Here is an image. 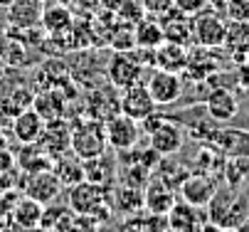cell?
Wrapping results in <instances>:
<instances>
[{"instance_id": "5b68a950", "label": "cell", "mask_w": 249, "mask_h": 232, "mask_svg": "<svg viewBox=\"0 0 249 232\" xmlns=\"http://www.w3.org/2000/svg\"><path fill=\"white\" fill-rule=\"evenodd\" d=\"M104 131H106V143H109V148H114L116 153L136 148V143L141 139V124L136 119L121 114V111L104 121Z\"/></svg>"}, {"instance_id": "277c9868", "label": "cell", "mask_w": 249, "mask_h": 232, "mask_svg": "<svg viewBox=\"0 0 249 232\" xmlns=\"http://www.w3.org/2000/svg\"><path fill=\"white\" fill-rule=\"evenodd\" d=\"M143 72H146V67L138 62V57L131 50H126V52L116 50L111 54L109 64H106V82L116 87L119 91H124L138 82H143Z\"/></svg>"}, {"instance_id": "9c48e42d", "label": "cell", "mask_w": 249, "mask_h": 232, "mask_svg": "<svg viewBox=\"0 0 249 232\" xmlns=\"http://www.w3.org/2000/svg\"><path fill=\"white\" fill-rule=\"evenodd\" d=\"M158 22L163 30V40L185 45V47L193 42V15H185L183 10H178L173 5L170 10L158 15Z\"/></svg>"}, {"instance_id": "3957f363", "label": "cell", "mask_w": 249, "mask_h": 232, "mask_svg": "<svg viewBox=\"0 0 249 232\" xmlns=\"http://www.w3.org/2000/svg\"><path fill=\"white\" fill-rule=\"evenodd\" d=\"M227 37V20L222 18L220 10L205 8L197 15H193V42L200 45L202 50H217L225 45Z\"/></svg>"}, {"instance_id": "83f0119b", "label": "cell", "mask_w": 249, "mask_h": 232, "mask_svg": "<svg viewBox=\"0 0 249 232\" xmlns=\"http://www.w3.org/2000/svg\"><path fill=\"white\" fill-rule=\"evenodd\" d=\"M222 15L230 22H249V0H227Z\"/></svg>"}, {"instance_id": "ffe728a7", "label": "cell", "mask_w": 249, "mask_h": 232, "mask_svg": "<svg viewBox=\"0 0 249 232\" xmlns=\"http://www.w3.org/2000/svg\"><path fill=\"white\" fill-rule=\"evenodd\" d=\"M114 178H116V161L111 156L101 153L96 158L84 161V180L96 185H109Z\"/></svg>"}, {"instance_id": "5bb4252c", "label": "cell", "mask_w": 249, "mask_h": 232, "mask_svg": "<svg viewBox=\"0 0 249 232\" xmlns=\"http://www.w3.org/2000/svg\"><path fill=\"white\" fill-rule=\"evenodd\" d=\"M143 205L153 215H168L175 205V193L165 180L148 178V183L143 185Z\"/></svg>"}, {"instance_id": "9a60e30c", "label": "cell", "mask_w": 249, "mask_h": 232, "mask_svg": "<svg viewBox=\"0 0 249 232\" xmlns=\"http://www.w3.org/2000/svg\"><path fill=\"white\" fill-rule=\"evenodd\" d=\"M42 128H45V119L35 111L32 107L22 109L15 114V121H13V134L18 141H22L25 146L27 143H37V139L42 136Z\"/></svg>"}, {"instance_id": "f546056e", "label": "cell", "mask_w": 249, "mask_h": 232, "mask_svg": "<svg viewBox=\"0 0 249 232\" xmlns=\"http://www.w3.org/2000/svg\"><path fill=\"white\" fill-rule=\"evenodd\" d=\"M141 5H143L146 15H156L158 18L160 13L173 8V0H141Z\"/></svg>"}, {"instance_id": "4dcf8cb0", "label": "cell", "mask_w": 249, "mask_h": 232, "mask_svg": "<svg viewBox=\"0 0 249 232\" xmlns=\"http://www.w3.org/2000/svg\"><path fill=\"white\" fill-rule=\"evenodd\" d=\"M207 5H210V8H215V10H220V13H222V8L227 5V0H207Z\"/></svg>"}, {"instance_id": "f1b7e54d", "label": "cell", "mask_w": 249, "mask_h": 232, "mask_svg": "<svg viewBox=\"0 0 249 232\" xmlns=\"http://www.w3.org/2000/svg\"><path fill=\"white\" fill-rule=\"evenodd\" d=\"M173 5L178 10H183L185 15H197L200 10L207 8V0H173Z\"/></svg>"}, {"instance_id": "7402d4cb", "label": "cell", "mask_w": 249, "mask_h": 232, "mask_svg": "<svg viewBox=\"0 0 249 232\" xmlns=\"http://www.w3.org/2000/svg\"><path fill=\"white\" fill-rule=\"evenodd\" d=\"M32 109L37 111L45 121H54L64 116V96L54 89H45L40 96L32 99Z\"/></svg>"}, {"instance_id": "4316f807", "label": "cell", "mask_w": 249, "mask_h": 232, "mask_svg": "<svg viewBox=\"0 0 249 232\" xmlns=\"http://www.w3.org/2000/svg\"><path fill=\"white\" fill-rule=\"evenodd\" d=\"M116 205L124 210V213H133L143 205V190L141 188H133V185H119L116 190Z\"/></svg>"}, {"instance_id": "603a6c76", "label": "cell", "mask_w": 249, "mask_h": 232, "mask_svg": "<svg viewBox=\"0 0 249 232\" xmlns=\"http://www.w3.org/2000/svg\"><path fill=\"white\" fill-rule=\"evenodd\" d=\"M52 163H54V176L59 178L62 185L72 188V185H77V183L84 180V161H82V158H77V156H74V158L59 156V158H54Z\"/></svg>"}, {"instance_id": "d6986e66", "label": "cell", "mask_w": 249, "mask_h": 232, "mask_svg": "<svg viewBox=\"0 0 249 232\" xmlns=\"http://www.w3.org/2000/svg\"><path fill=\"white\" fill-rule=\"evenodd\" d=\"M8 20L15 27H35L42 20L40 0H13L8 5Z\"/></svg>"}, {"instance_id": "ba28073f", "label": "cell", "mask_w": 249, "mask_h": 232, "mask_svg": "<svg viewBox=\"0 0 249 232\" xmlns=\"http://www.w3.org/2000/svg\"><path fill=\"white\" fill-rule=\"evenodd\" d=\"M156 107H158V104L153 102V96H151L146 82H138V84L124 89L121 96H119V109H121V114H126V116H131V119H136V121H141V119H146L148 114H153Z\"/></svg>"}, {"instance_id": "52a82bcc", "label": "cell", "mask_w": 249, "mask_h": 232, "mask_svg": "<svg viewBox=\"0 0 249 232\" xmlns=\"http://www.w3.org/2000/svg\"><path fill=\"white\" fill-rule=\"evenodd\" d=\"M104 190H106V185L82 180V183L72 185V190H69V205L79 215H96L99 210H106V203H109V197H106Z\"/></svg>"}, {"instance_id": "ac0fdd59", "label": "cell", "mask_w": 249, "mask_h": 232, "mask_svg": "<svg viewBox=\"0 0 249 232\" xmlns=\"http://www.w3.org/2000/svg\"><path fill=\"white\" fill-rule=\"evenodd\" d=\"M59 178L52 173V171H37L30 180H27V185H25V193H27V197H32L35 203H50L52 197L57 195V190H59Z\"/></svg>"}, {"instance_id": "d4e9b609", "label": "cell", "mask_w": 249, "mask_h": 232, "mask_svg": "<svg viewBox=\"0 0 249 232\" xmlns=\"http://www.w3.org/2000/svg\"><path fill=\"white\" fill-rule=\"evenodd\" d=\"M225 47L237 57H249V22H230Z\"/></svg>"}, {"instance_id": "30bf717a", "label": "cell", "mask_w": 249, "mask_h": 232, "mask_svg": "<svg viewBox=\"0 0 249 232\" xmlns=\"http://www.w3.org/2000/svg\"><path fill=\"white\" fill-rule=\"evenodd\" d=\"M183 143H185V134H183V128L178 126L175 121H170V119H165L153 134H148V146L160 156V158H170V156H175L178 151L183 148Z\"/></svg>"}, {"instance_id": "2e32d148", "label": "cell", "mask_w": 249, "mask_h": 232, "mask_svg": "<svg viewBox=\"0 0 249 232\" xmlns=\"http://www.w3.org/2000/svg\"><path fill=\"white\" fill-rule=\"evenodd\" d=\"M188 59H190V52H188L185 45L163 40L156 47V67L158 70H168V72H178V74H180L188 67Z\"/></svg>"}, {"instance_id": "4fadbf2b", "label": "cell", "mask_w": 249, "mask_h": 232, "mask_svg": "<svg viewBox=\"0 0 249 232\" xmlns=\"http://www.w3.org/2000/svg\"><path fill=\"white\" fill-rule=\"evenodd\" d=\"M217 190V183L215 178H210L207 173H200V176H188L183 178L180 183V193H183V200L188 205H195V208H202L212 200V195Z\"/></svg>"}, {"instance_id": "44dd1931", "label": "cell", "mask_w": 249, "mask_h": 232, "mask_svg": "<svg viewBox=\"0 0 249 232\" xmlns=\"http://www.w3.org/2000/svg\"><path fill=\"white\" fill-rule=\"evenodd\" d=\"M168 227L173 232H200V215L195 205H188L185 200L180 205H173L168 213Z\"/></svg>"}, {"instance_id": "484cf974", "label": "cell", "mask_w": 249, "mask_h": 232, "mask_svg": "<svg viewBox=\"0 0 249 232\" xmlns=\"http://www.w3.org/2000/svg\"><path fill=\"white\" fill-rule=\"evenodd\" d=\"M45 30H50L52 35H57V32H67L69 27H72V13H69L67 8L62 5H52L47 10H42V20Z\"/></svg>"}, {"instance_id": "6da1fadb", "label": "cell", "mask_w": 249, "mask_h": 232, "mask_svg": "<svg viewBox=\"0 0 249 232\" xmlns=\"http://www.w3.org/2000/svg\"><path fill=\"white\" fill-rule=\"evenodd\" d=\"M210 208V222H215L222 230H239L244 220L249 217V200L247 195L234 193L232 188L227 190H215L212 200L207 203Z\"/></svg>"}, {"instance_id": "8992f818", "label": "cell", "mask_w": 249, "mask_h": 232, "mask_svg": "<svg viewBox=\"0 0 249 232\" xmlns=\"http://www.w3.org/2000/svg\"><path fill=\"white\" fill-rule=\"evenodd\" d=\"M146 87H148L153 102L158 107H168V104H175L178 99H180V94H183V77L178 72H168V70L153 67Z\"/></svg>"}, {"instance_id": "7a4b0ae2", "label": "cell", "mask_w": 249, "mask_h": 232, "mask_svg": "<svg viewBox=\"0 0 249 232\" xmlns=\"http://www.w3.org/2000/svg\"><path fill=\"white\" fill-rule=\"evenodd\" d=\"M109 143H106V131L104 121L99 119H82L79 124H72V139H69V151L77 158L89 161L101 153H106Z\"/></svg>"}, {"instance_id": "cb8c5ba5", "label": "cell", "mask_w": 249, "mask_h": 232, "mask_svg": "<svg viewBox=\"0 0 249 232\" xmlns=\"http://www.w3.org/2000/svg\"><path fill=\"white\" fill-rule=\"evenodd\" d=\"M133 32H136V47H148V50H156L160 42H163V30H160V22L151 15V18H141L136 25H133Z\"/></svg>"}, {"instance_id": "7c38bea8", "label": "cell", "mask_w": 249, "mask_h": 232, "mask_svg": "<svg viewBox=\"0 0 249 232\" xmlns=\"http://www.w3.org/2000/svg\"><path fill=\"white\" fill-rule=\"evenodd\" d=\"M119 96L121 91L116 87H104V89H94L87 94V116L89 119H99V121H106L109 116L119 114Z\"/></svg>"}, {"instance_id": "e0dca14e", "label": "cell", "mask_w": 249, "mask_h": 232, "mask_svg": "<svg viewBox=\"0 0 249 232\" xmlns=\"http://www.w3.org/2000/svg\"><path fill=\"white\" fill-rule=\"evenodd\" d=\"M205 109L215 121H232L239 114V102L230 89H215L205 99Z\"/></svg>"}, {"instance_id": "8fae6325", "label": "cell", "mask_w": 249, "mask_h": 232, "mask_svg": "<svg viewBox=\"0 0 249 232\" xmlns=\"http://www.w3.org/2000/svg\"><path fill=\"white\" fill-rule=\"evenodd\" d=\"M69 139H72V124H67L62 119H54V121H45L42 136L37 139V143L54 161V158H59L69 151Z\"/></svg>"}]
</instances>
